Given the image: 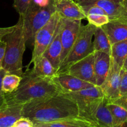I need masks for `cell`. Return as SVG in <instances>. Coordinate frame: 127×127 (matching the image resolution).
Masks as SVG:
<instances>
[{
  "label": "cell",
  "mask_w": 127,
  "mask_h": 127,
  "mask_svg": "<svg viewBox=\"0 0 127 127\" xmlns=\"http://www.w3.org/2000/svg\"><path fill=\"white\" fill-rule=\"evenodd\" d=\"M22 116L33 123H47L79 117L76 102L67 93H59L23 104Z\"/></svg>",
  "instance_id": "cell-1"
},
{
  "label": "cell",
  "mask_w": 127,
  "mask_h": 127,
  "mask_svg": "<svg viewBox=\"0 0 127 127\" xmlns=\"http://www.w3.org/2000/svg\"><path fill=\"white\" fill-rule=\"evenodd\" d=\"M20 85L15 91L4 94L6 104H24L31 100L61 93L52 78L32 76L26 71Z\"/></svg>",
  "instance_id": "cell-2"
},
{
  "label": "cell",
  "mask_w": 127,
  "mask_h": 127,
  "mask_svg": "<svg viewBox=\"0 0 127 127\" xmlns=\"http://www.w3.org/2000/svg\"><path fill=\"white\" fill-rule=\"evenodd\" d=\"M0 38L6 44L2 68L7 73L22 76L24 73L22 57L27 42L24 33L22 16H19L18 22L14 26L0 28Z\"/></svg>",
  "instance_id": "cell-3"
},
{
  "label": "cell",
  "mask_w": 127,
  "mask_h": 127,
  "mask_svg": "<svg viewBox=\"0 0 127 127\" xmlns=\"http://www.w3.org/2000/svg\"><path fill=\"white\" fill-rule=\"evenodd\" d=\"M57 0H31L24 16L23 30L26 42H34L37 31L44 26L56 12Z\"/></svg>",
  "instance_id": "cell-4"
},
{
  "label": "cell",
  "mask_w": 127,
  "mask_h": 127,
  "mask_svg": "<svg viewBox=\"0 0 127 127\" xmlns=\"http://www.w3.org/2000/svg\"><path fill=\"white\" fill-rule=\"evenodd\" d=\"M97 27L90 24L81 26L77 38L57 73L64 72L71 64L93 52L92 38Z\"/></svg>",
  "instance_id": "cell-5"
},
{
  "label": "cell",
  "mask_w": 127,
  "mask_h": 127,
  "mask_svg": "<svg viewBox=\"0 0 127 127\" xmlns=\"http://www.w3.org/2000/svg\"><path fill=\"white\" fill-rule=\"evenodd\" d=\"M67 94L77 103L79 117L97 125L95 119V112L98 105L104 98L100 87L95 86L88 89Z\"/></svg>",
  "instance_id": "cell-6"
},
{
  "label": "cell",
  "mask_w": 127,
  "mask_h": 127,
  "mask_svg": "<svg viewBox=\"0 0 127 127\" xmlns=\"http://www.w3.org/2000/svg\"><path fill=\"white\" fill-rule=\"evenodd\" d=\"M61 17L57 12H55L49 21L37 31L34 38V48L32 58L28 66L42 57L51 42Z\"/></svg>",
  "instance_id": "cell-7"
},
{
  "label": "cell",
  "mask_w": 127,
  "mask_h": 127,
  "mask_svg": "<svg viewBox=\"0 0 127 127\" xmlns=\"http://www.w3.org/2000/svg\"><path fill=\"white\" fill-rule=\"evenodd\" d=\"M122 69L111 58V65L109 72L104 82L100 86L104 97L108 102H113L120 98V85Z\"/></svg>",
  "instance_id": "cell-8"
},
{
  "label": "cell",
  "mask_w": 127,
  "mask_h": 127,
  "mask_svg": "<svg viewBox=\"0 0 127 127\" xmlns=\"http://www.w3.org/2000/svg\"><path fill=\"white\" fill-rule=\"evenodd\" d=\"M94 60V53L92 52L84 58L71 64L63 73H67L96 86Z\"/></svg>",
  "instance_id": "cell-9"
},
{
  "label": "cell",
  "mask_w": 127,
  "mask_h": 127,
  "mask_svg": "<svg viewBox=\"0 0 127 127\" xmlns=\"http://www.w3.org/2000/svg\"><path fill=\"white\" fill-rule=\"evenodd\" d=\"M62 19V31H61V42H62V50L61 57V64L64 60L68 52L72 48L82 26L81 20Z\"/></svg>",
  "instance_id": "cell-10"
},
{
  "label": "cell",
  "mask_w": 127,
  "mask_h": 127,
  "mask_svg": "<svg viewBox=\"0 0 127 127\" xmlns=\"http://www.w3.org/2000/svg\"><path fill=\"white\" fill-rule=\"evenodd\" d=\"M52 79L63 93H73L95 86L91 83L82 80L67 73H57Z\"/></svg>",
  "instance_id": "cell-11"
},
{
  "label": "cell",
  "mask_w": 127,
  "mask_h": 127,
  "mask_svg": "<svg viewBox=\"0 0 127 127\" xmlns=\"http://www.w3.org/2000/svg\"><path fill=\"white\" fill-rule=\"evenodd\" d=\"M80 6L95 5L101 7L107 13L110 20L125 19L126 10L123 5L109 0H76Z\"/></svg>",
  "instance_id": "cell-12"
},
{
  "label": "cell",
  "mask_w": 127,
  "mask_h": 127,
  "mask_svg": "<svg viewBox=\"0 0 127 127\" xmlns=\"http://www.w3.org/2000/svg\"><path fill=\"white\" fill-rule=\"evenodd\" d=\"M62 26V19L61 18L56 30L54 37L44 52L42 56L46 57L50 61L53 66L58 71L61 64L62 54V42H61V31Z\"/></svg>",
  "instance_id": "cell-13"
},
{
  "label": "cell",
  "mask_w": 127,
  "mask_h": 127,
  "mask_svg": "<svg viewBox=\"0 0 127 127\" xmlns=\"http://www.w3.org/2000/svg\"><path fill=\"white\" fill-rule=\"evenodd\" d=\"M56 9L61 18L81 21L86 19V15L81 6L73 0H57Z\"/></svg>",
  "instance_id": "cell-14"
},
{
  "label": "cell",
  "mask_w": 127,
  "mask_h": 127,
  "mask_svg": "<svg viewBox=\"0 0 127 127\" xmlns=\"http://www.w3.org/2000/svg\"><path fill=\"white\" fill-rule=\"evenodd\" d=\"M111 45L127 39V20L125 19L110 20L102 27Z\"/></svg>",
  "instance_id": "cell-15"
},
{
  "label": "cell",
  "mask_w": 127,
  "mask_h": 127,
  "mask_svg": "<svg viewBox=\"0 0 127 127\" xmlns=\"http://www.w3.org/2000/svg\"><path fill=\"white\" fill-rule=\"evenodd\" d=\"M94 71L96 86H100L104 82L109 72L111 65V57L105 52L95 51Z\"/></svg>",
  "instance_id": "cell-16"
},
{
  "label": "cell",
  "mask_w": 127,
  "mask_h": 127,
  "mask_svg": "<svg viewBox=\"0 0 127 127\" xmlns=\"http://www.w3.org/2000/svg\"><path fill=\"white\" fill-rule=\"evenodd\" d=\"M22 104H6L0 107V127H11L22 117Z\"/></svg>",
  "instance_id": "cell-17"
},
{
  "label": "cell",
  "mask_w": 127,
  "mask_h": 127,
  "mask_svg": "<svg viewBox=\"0 0 127 127\" xmlns=\"http://www.w3.org/2000/svg\"><path fill=\"white\" fill-rule=\"evenodd\" d=\"M32 64V69H29L27 68L26 71L34 76L52 78L57 73V70L53 66L50 61L44 56L40 57Z\"/></svg>",
  "instance_id": "cell-18"
},
{
  "label": "cell",
  "mask_w": 127,
  "mask_h": 127,
  "mask_svg": "<svg viewBox=\"0 0 127 127\" xmlns=\"http://www.w3.org/2000/svg\"><path fill=\"white\" fill-rule=\"evenodd\" d=\"M34 127H98L80 117L67 119L47 123H33Z\"/></svg>",
  "instance_id": "cell-19"
},
{
  "label": "cell",
  "mask_w": 127,
  "mask_h": 127,
  "mask_svg": "<svg viewBox=\"0 0 127 127\" xmlns=\"http://www.w3.org/2000/svg\"><path fill=\"white\" fill-rule=\"evenodd\" d=\"M108 100L104 97L98 105L95 119L98 127H114L112 114L107 106Z\"/></svg>",
  "instance_id": "cell-20"
},
{
  "label": "cell",
  "mask_w": 127,
  "mask_h": 127,
  "mask_svg": "<svg viewBox=\"0 0 127 127\" xmlns=\"http://www.w3.org/2000/svg\"><path fill=\"white\" fill-rule=\"evenodd\" d=\"M94 39L92 42L93 50L105 52L111 55V45L107 34L102 27H97L93 35Z\"/></svg>",
  "instance_id": "cell-21"
},
{
  "label": "cell",
  "mask_w": 127,
  "mask_h": 127,
  "mask_svg": "<svg viewBox=\"0 0 127 127\" xmlns=\"http://www.w3.org/2000/svg\"><path fill=\"white\" fill-rule=\"evenodd\" d=\"M110 57L116 64L120 68H123L127 57V39L112 45Z\"/></svg>",
  "instance_id": "cell-22"
},
{
  "label": "cell",
  "mask_w": 127,
  "mask_h": 127,
  "mask_svg": "<svg viewBox=\"0 0 127 127\" xmlns=\"http://www.w3.org/2000/svg\"><path fill=\"white\" fill-rule=\"evenodd\" d=\"M107 106L112 114L114 127H119L127 122V109L113 102H108Z\"/></svg>",
  "instance_id": "cell-23"
},
{
  "label": "cell",
  "mask_w": 127,
  "mask_h": 127,
  "mask_svg": "<svg viewBox=\"0 0 127 127\" xmlns=\"http://www.w3.org/2000/svg\"><path fill=\"white\" fill-rule=\"evenodd\" d=\"M22 76L6 73L2 80V91L4 94H11L16 90L20 85Z\"/></svg>",
  "instance_id": "cell-24"
},
{
  "label": "cell",
  "mask_w": 127,
  "mask_h": 127,
  "mask_svg": "<svg viewBox=\"0 0 127 127\" xmlns=\"http://www.w3.org/2000/svg\"><path fill=\"white\" fill-rule=\"evenodd\" d=\"M86 19L88 24L96 27H102L110 21L108 16L102 14H88L86 17Z\"/></svg>",
  "instance_id": "cell-25"
},
{
  "label": "cell",
  "mask_w": 127,
  "mask_h": 127,
  "mask_svg": "<svg viewBox=\"0 0 127 127\" xmlns=\"http://www.w3.org/2000/svg\"><path fill=\"white\" fill-rule=\"evenodd\" d=\"M31 0H14L13 7L19 16H24Z\"/></svg>",
  "instance_id": "cell-26"
},
{
  "label": "cell",
  "mask_w": 127,
  "mask_h": 127,
  "mask_svg": "<svg viewBox=\"0 0 127 127\" xmlns=\"http://www.w3.org/2000/svg\"><path fill=\"white\" fill-rule=\"evenodd\" d=\"M120 97H127V71L124 68H122V69L120 85Z\"/></svg>",
  "instance_id": "cell-27"
},
{
  "label": "cell",
  "mask_w": 127,
  "mask_h": 127,
  "mask_svg": "<svg viewBox=\"0 0 127 127\" xmlns=\"http://www.w3.org/2000/svg\"><path fill=\"white\" fill-rule=\"evenodd\" d=\"M82 10L84 12L85 14L87 17L88 14H102L107 15V13L103 9L98 6L95 5H88V6H81Z\"/></svg>",
  "instance_id": "cell-28"
},
{
  "label": "cell",
  "mask_w": 127,
  "mask_h": 127,
  "mask_svg": "<svg viewBox=\"0 0 127 127\" xmlns=\"http://www.w3.org/2000/svg\"><path fill=\"white\" fill-rule=\"evenodd\" d=\"M11 127H34V124L30 119L22 117L18 119Z\"/></svg>",
  "instance_id": "cell-29"
},
{
  "label": "cell",
  "mask_w": 127,
  "mask_h": 127,
  "mask_svg": "<svg viewBox=\"0 0 127 127\" xmlns=\"http://www.w3.org/2000/svg\"><path fill=\"white\" fill-rule=\"evenodd\" d=\"M6 71L2 68L0 69V107L6 105L5 95L2 91V80L4 76L6 74Z\"/></svg>",
  "instance_id": "cell-30"
},
{
  "label": "cell",
  "mask_w": 127,
  "mask_h": 127,
  "mask_svg": "<svg viewBox=\"0 0 127 127\" xmlns=\"http://www.w3.org/2000/svg\"><path fill=\"white\" fill-rule=\"evenodd\" d=\"M6 42L0 38V69L2 68V62H3L4 58L6 52Z\"/></svg>",
  "instance_id": "cell-31"
},
{
  "label": "cell",
  "mask_w": 127,
  "mask_h": 127,
  "mask_svg": "<svg viewBox=\"0 0 127 127\" xmlns=\"http://www.w3.org/2000/svg\"><path fill=\"white\" fill-rule=\"evenodd\" d=\"M113 103H115V104H118V105H121V106L127 109V98H121L120 97L115 101L113 102Z\"/></svg>",
  "instance_id": "cell-32"
},
{
  "label": "cell",
  "mask_w": 127,
  "mask_h": 127,
  "mask_svg": "<svg viewBox=\"0 0 127 127\" xmlns=\"http://www.w3.org/2000/svg\"><path fill=\"white\" fill-rule=\"evenodd\" d=\"M109 1H112V2H114L115 3L120 4H122L124 6V4L126 0H109Z\"/></svg>",
  "instance_id": "cell-33"
},
{
  "label": "cell",
  "mask_w": 127,
  "mask_h": 127,
  "mask_svg": "<svg viewBox=\"0 0 127 127\" xmlns=\"http://www.w3.org/2000/svg\"><path fill=\"white\" fill-rule=\"evenodd\" d=\"M124 6L125 7L126 10V14H125V19L127 20V0H126L124 4Z\"/></svg>",
  "instance_id": "cell-34"
},
{
  "label": "cell",
  "mask_w": 127,
  "mask_h": 127,
  "mask_svg": "<svg viewBox=\"0 0 127 127\" xmlns=\"http://www.w3.org/2000/svg\"><path fill=\"white\" fill-rule=\"evenodd\" d=\"M126 66H127V57L126 58L125 61V63H124V65H123V68H125Z\"/></svg>",
  "instance_id": "cell-35"
},
{
  "label": "cell",
  "mask_w": 127,
  "mask_h": 127,
  "mask_svg": "<svg viewBox=\"0 0 127 127\" xmlns=\"http://www.w3.org/2000/svg\"><path fill=\"white\" fill-rule=\"evenodd\" d=\"M124 68V69H126V70H127V66H126V67H125V68Z\"/></svg>",
  "instance_id": "cell-36"
},
{
  "label": "cell",
  "mask_w": 127,
  "mask_h": 127,
  "mask_svg": "<svg viewBox=\"0 0 127 127\" xmlns=\"http://www.w3.org/2000/svg\"><path fill=\"white\" fill-rule=\"evenodd\" d=\"M75 1H76V0H75Z\"/></svg>",
  "instance_id": "cell-37"
}]
</instances>
